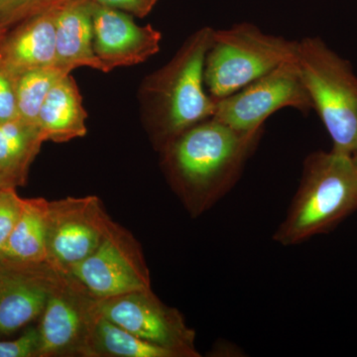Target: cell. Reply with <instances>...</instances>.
<instances>
[{
    "instance_id": "11",
    "label": "cell",
    "mask_w": 357,
    "mask_h": 357,
    "mask_svg": "<svg viewBox=\"0 0 357 357\" xmlns=\"http://www.w3.org/2000/svg\"><path fill=\"white\" fill-rule=\"evenodd\" d=\"M60 272L48 263L0 261V335H11L41 317Z\"/></svg>"
},
{
    "instance_id": "24",
    "label": "cell",
    "mask_w": 357,
    "mask_h": 357,
    "mask_svg": "<svg viewBox=\"0 0 357 357\" xmlns=\"http://www.w3.org/2000/svg\"><path fill=\"white\" fill-rule=\"evenodd\" d=\"M91 1L98 6L116 9L140 18L145 17L151 13L157 3V0H91Z\"/></svg>"
},
{
    "instance_id": "17",
    "label": "cell",
    "mask_w": 357,
    "mask_h": 357,
    "mask_svg": "<svg viewBox=\"0 0 357 357\" xmlns=\"http://www.w3.org/2000/svg\"><path fill=\"white\" fill-rule=\"evenodd\" d=\"M44 142L37 124L20 117L0 123V176L13 187L24 185Z\"/></svg>"
},
{
    "instance_id": "16",
    "label": "cell",
    "mask_w": 357,
    "mask_h": 357,
    "mask_svg": "<svg viewBox=\"0 0 357 357\" xmlns=\"http://www.w3.org/2000/svg\"><path fill=\"white\" fill-rule=\"evenodd\" d=\"M49 201L24 199L18 222L7 241L0 261L15 264L47 263Z\"/></svg>"
},
{
    "instance_id": "21",
    "label": "cell",
    "mask_w": 357,
    "mask_h": 357,
    "mask_svg": "<svg viewBox=\"0 0 357 357\" xmlns=\"http://www.w3.org/2000/svg\"><path fill=\"white\" fill-rule=\"evenodd\" d=\"M23 201L15 187L0 188V260L22 211Z\"/></svg>"
},
{
    "instance_id": "14",
    "label": "cell",
    "mask_w": 357,
    "mask_h": 357,
    "mask_svg": "<svg viewBox=\"0 0 357 357\" xmlns=\"http://www.w3.org/2000/svg\"><path fill=\"white\" fill-rule=\"evenodd\" d=\"M93 2L75 0L56 11V67L70 74L79 67L109 73L93 50Z\"/></svg>"
},
{
    "instance_id": "2",
    "label": "cell",
    "mask_w": 357,
    "mask_h": 357,
    "mask_svg": "<svg viewBox=\"0 0 357 357\" xmlns=\"http://www.w3.org/2000/svg\"><path fill=\"white\" fill-rule=\"evenodd\" d=\"M215 29L191 35L172 60L150 75L142 86L148 128L160 151L178 136L213 116L217 100L204 86V61Z\"/></svg>"
},
{
    "instance_id": "22",
    "label": "cell",
    "mask_w": 357,
    "mask_h": 357,
    "mask_svg": "<svg viewBox=\"0 0 357 357\" xmlns=\"http://www.w3.org/2000/svg\"><path fill=\"white\" fill-rule=\"evenodd\" d=\"M40 357L38 326L28 328L20 337L0 340V357Z\"/></svg>"
},
{
    "instance_id": "4",
    "label": "cell",
    "mask_w": 357,
    "mask_h": 357,
    "mask_svg": "<svg viewBox=\"0 0 357 357\" xmlns=\"http://www.w3.org/2000/svg\"><path fill=\"white\" fill-rule=\"evenodd\" d=\"M297 64L312 109L330 134L333 151H357V76L349 61L319 37L298 41Z\"/></svg>"
},
{
    "instance_id": "1",
    "label": "cell",
    "mask_w": 357,
    "mask_h": 357,
    "mask_svg": "<svg viewBox=\"0 0 357 357\" xmlns=\"http://www.w3.org/2000/svg\"><path fill=\"white\" fill-rule=\"evenodd\" d=\"M262 132H241L211 117L162 150L167 178L192 218L210 210L236 185Z\"/></svg>"
},
{
    "instance_id": "18",
    "label": "cell",
    "mask_w": 357,
    "mask_h": 357,
    "mask_svg": "<svg viewBox=\"0 0 357 357\" xmlns=\"http://www.w3.org/2000/svg\"><path fill=\"white\" fill-rule=\"evenodd\" d=\"M96 304V302H95ZM83 356L176 357L172 351L141 340L93 311Z\"/></svg>"
},
{
    "instance_id": "20",
    "label": "cell",
    "mask_w": 357,
    "mask_h": 357,
    "mask_svg": "<svg viewBox=\"0 0 357 357\" xmlns=\"http://www.w3.org/2000/svg\"><path fill=\"white\" fill-rule=\"evenodd\" d=\"M75 0H0V26L9 28L39 14L58 10Z\"/></svg>"
},
{
    "instance_id": "15",
    "label": "cell",
    "mask_w": 357,
    "mask_h": 357,
    "mask_svg": "<svg viewBox=\"0 0 357 357\" xmlns=\"http://www.w3.org/2000/svg\"><path fill=\"white\" fill-rule=\"evenodd\" d=\"M83 98L70 75L54 84L40 109L37 126L45 141L63 143L84 137L88 132Z\"/></svg>"
},
{
    "instance_id": "26",
    "label": "cell",
    "mask_w": 357,
    "mask_h": 357,
    "mask_svg": "<svg viewBox=\"0 0 357 357\" xmlns=\"http://www.w3.org/2000/svg\"><path fill=\"white\" fill-rule=\"evenodd\" d=\"M8 30L9 29H7V28H4L2 27V26H0V41H1V39L6 36V33L8 32Z\"/></svg>"
},
{
    "instance_id": "5",
    "label": "cell",
    "mask_w": 357,
    "mask_h": 357,
    "mask_svg": "<svg viewBox=\"0 0 357 357\" xmlns=\"http://www.w3.org/2000/svg\"><path fill=\"white\" fill-rule=\"evenodd\" d=\"M298 41L268 34L251 23L215 30L204 61V86L220 100L283 63L297 60Z\"/></svg>"
},
{
    "instance_id": "13",
    "label": "cell",
    "mask_w": 357,
    "mask_h": 357,
    "mask_svg": "<svg viewBox=\"0 0 357 357\" xmlns=\"http://www.w3.org/2000/svg\"><path fill=\"white\" fill-rule=\"evenodd\" d=\"M56 11L29 18L0 41V66L14 77L39 68L56 67Z\"/></svg>"
},
{
    "instance_id": "8",
    "label": "cell",
    "mask_w": 357,
    "mask_h": 357,
    "mask_svg": "<svg viewBox=\"0 0 357 357\" xmlns=\"http://www.w3.org/2000/svg\"><path fill=\"white\" fill-rule=\"evenodd\" d=\"M68 275L98 300L151 289L149 269L139 244L114 222L95 252Z\"/></svg>"
},
{
    "instance_id": "12",
    "label": "cell",
    "mask_w": 357,
    "mask_h": 357,
    "mask_svg": "<svg viewBox=\"0 0 357 357\" xmlns=\"http://www.w3.org/2000/svg\"><path fill=\"white\" fill-rule=\"evenodd\" d=\"M93 50L109 72L140 64L160 51L161 32L136 24L130 14L93 3Z\"/></svg>"
},
{
    "instance_id": "23",
    "label": "cell",
    "mask_w": 357,
    "mask_h": 357,
    "mask_svg": "<svg viewBox=\"0 0 357 357\" xmlns=\"http://www.w3.org/2000/svg\"><path fill=\"white\" fill-rule=\"evenodd\" d=\"M18 119L16 77L0 66V123Z\"/></svg>"
},
{
    "instance_id": "10",
    "label": "cell",
    "mask_w": 357,
    "mask_h": 357,
    "mask_svg": "<svg viewBox=\"0 0 357 357\" xmlns=\"http://www.w3.org/2000/svg\"><path fill=\"white\" fill-rule=\"evenodd\" d=\"M95 302L79 282L61 274L40 317V357L83 356Z\"/></svg>"
},
{
    "instance_id": "27",
    "label": "cell",
    "mask_w": 357,
    "mask_h": 357,
    "mask_svg": "<svg viewBox=\"0 0 357 357\" xmlns=\"http://www.w3.org/2000/svg\"><path fill=\"white\" fill-rule=\"evenodd\" d=\"M352 157H354V161H356V163L357 164V151L356 153L352 154Z\"/></svg>"
},
{
    "instance_id": "3",
    "label": "cell",
    "mask_w": 357,
    "mask_h": 357,
    "mask_svg": "<svg viewBox=\"0 0 357 357\" xmlns=\"http://www.w3.org/2000/svg\"><path fill=\"white\" fill-rule=\"evenodd\" d=\"M357 211V164L352 155L316 151L303 164L299 187L273 234L283 246L326 234Z\"/></svg>"
},
{
    "instance_id": "6",
    "label": "cell",
    "mask_w": 357,
    "mask_h": 357,
    "mask_svg": "<svg viewBox=\"0 0 357 357\" xmlns=\"http://www.w3.org/2000/svg\"><path fill=\"white\" fill-rule=\"evenodd\" d=\"M286 107L303 114L312 109L297 60L283 63L236 93L217 100L213 117L241 132H257L263 130L268 117Z\"/></svg>"
},
{
    "instance_id": "9",
    "label": "cell",
    "mask_w": 357,
    "mask_h": 357,
    "mask_svg": "<svg viewBox=\"0 0 357 357\" xmlns=\"http://www.w3.org/2000/svg\"><path fill=\"white\" fill-rule=\"evenodd\" d=\"M112 222L96 196L49 202L47 263L69 273L95 252Z\"/></svg>"
},
{
    "instance_id": "25",
    "label": "cell",
    "mask_w": 357,
    "mask_h": 357,
    "mask_svg": "<svg viewBox=\"0 0 357 357\" xmlns=\"http://www.w3.org/2000/svg\"><path fill=\"white\" fill-rule=\"evenodd\" d=\"M3 187H13L8 181L6 180L2 176H0V188Z\"/></svg>"
},
{
    "instance_id": "19",
    "label": "cell",
    "mask_w": 357,
    "mask_h": 357,
    "mask_svg": "<svg viewBox=\"0 0 357 357\" xmlns=\"http://www.w3.org/2000/svg\"><path fill=\"white\" fill-rule=\"evenodd\" d=\"M67 75L70 74L54 66L27 70L16 77L18 117L37 124L40 109L49 91Z\"/></svg>"
},
{
    "instance_id": "7",
    "label": "cell",
    "mask_w": 357,
    "mask_h": 357,
    "mask_svg": "<svg viewBox=\"0 0 357 357\" xmlns=\"http://www.w3.org/2000/svg\"><path fill=\"white\" fill-rule=\"evenodd\" d=\"M96 312L115 325L150 344L168 349L176 357H198L196 333L183 314L167 306L151 289L107 299H96Z\"/></svg>"
}]
</instances>
